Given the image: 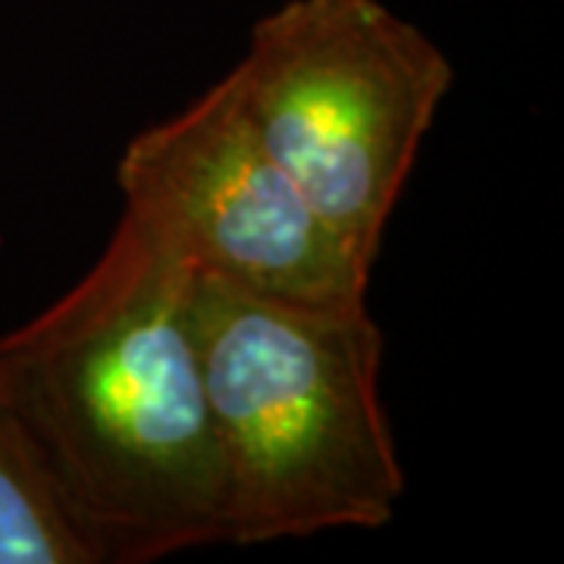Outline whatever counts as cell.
I'll return each mask as SVG.
<instances>
[{"mask_svg": "<svg viewBox=\"0 0 564 564\" xmlns=\"http://www.w3.org/2000/svg\"><path fill=\"white\" fill-rule=\"evenodd\" d=\"M192 276L180 248L122 207L85 276L0 336V402L32 436L98 564L226 543Z\"/></svg>", "mask_w": 564, "mask_h": 564, "instance_id": "1", "label": "cell"}, {"mask_svg": "<svg viewBox=\"0 0 564 564\" xmlns=\"http://www.w3.org/2000/svg\"><path fill=\"white\" fill-rule=\"evenodd\" d=\"M192 329L217 440L226 545L380 530L404 467L367 302L307 304L192 276Z\"/></svg>", "mask_w": 564, "mask_h": 564, "instance_id": "2", "label": "cell"}, {"mask_svg": "<svg viewBox=\"0 0 564 564\" xmlns=\"http://www.w3.org/2000/svg\"><path fill=\"white\" fill-rule=\"evenodd\" d=\"M267 151L367 270L455 85L443 47L380 0H285L229 69Z\"/></svg>", "mask_w": 564, "mask_h": 564, "instance_id": "3", "label": "cell"}, {"mask_svg": "<svg viewBox=\"0 0 564 564\" xmlns=\"http://www.w3.org/2000/svg\"><path fill=\"white\" fill-rule=\"evenodd\" d=\"M117 188L122 207L154 223L195 273L285 302H367L373 270L267 151L229 73L129 139Z\"/></svg>", "mask_w": 564, "mask_h": 564, "instance_id": "4", "label": "cell"}, {"mask_svg": "<svg viewBox=\"0 0 564 564\" xmlns=\"http://www.w3.org/2000/svg\"><path fill=\"white\" fill-rule=\"evenodd\" d=\"M0 564H98L41 452L0 402Z\"/></svg>", "mask_w": 564, "mask_h": 564, "instance_id": "5", "label": "cell"}]
</instances>
